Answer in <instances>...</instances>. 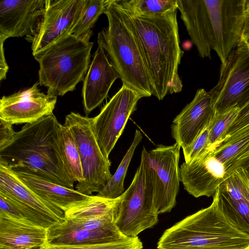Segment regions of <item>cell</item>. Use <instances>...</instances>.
I'll return each mask as SVG.
<instances>
[{
    "label": "cell",
    "instance_id": "6da1fadb",
    "mask_svg": "<svg viewBox=\"0 0 249 249\" xmlns=\"http://www.w3.org/2000/svg\"><path fill=\"white\" fill-rule=\"evenodd\" d=\"M177 11L157 17L131 16L141 45L152 95L159 100L182 88L178 74L183 52L180 47Z\"/></svg>",
    "mask_w": 249,
    "mask_h": 249
},
{
    "label": "cell",
    "instance_id": "7a4b0ae2",
    "mask_svg": "<svg viewBox=\"0 0 249 249\" xmlns=\"http://www.w3.org/2000/svg\"><path fill=\"white\" fill-rule=\"evenodd\" d=\"M60 125L53 113L25 124L0 150V163L12 169L29 170L73 188L74 181L66 170L60 149Z\"/></svg>",
    "mask_w": 249,
    "mask_h": 249
},
{
    "label": "cell",
    "instance_id": "3957f363",
    "mask_svg": "<svg viewBox=\"0 0 249 249\" xmlns=\"http://www.w3.org/2000/svg\"><path fill=\"white\" fill-rule=\"evenodd\" d=\"M105 14L108 26L97 36L98 45L107 53L110 63L124 84L143 97L152 95L150 81L137 33L127 12L112 0Z\"/></svg>",
    "mask_w": 249,
    "mask_h": 249
},
{
    "label": "cell",
    "instance_id": "277c9868",
    "mask_svg": "<svg viewBox=\"0 0 249 249\" xmlns=\"http://www.w3.org/2000/svg\"><path fill=\"white\" fill-rule=\"evenodd\" d=\"M158 249H249V235L221 211L216 201L166 230Z\"/></svg>",
    "mask_w": 249,
    "mask_h": 249
},
{
    "label": "cell",
    "instance_id": "5b68a950",
    "mask_svg": "<svg viewBox=\"0 0 249 249\" xmlns=\"http://www.w3.org/2000/svg\"><path fill=\"white\" fill-rule=\"evenodd\" d=\"M92 31L82 36L68 35L34 55L39 66L38 82L47 94L62 96L75 89L90 65Z\"/></svg>",
    "mask_w": 249,
    "mask_h": 249
},
{
    "label": "cell",
    "instance_id": "8992f818",
    "mask_svg": "<svg viewBox=\"0 0 249 249\" xmlns=\"http://www.w3.org/2000/svg\"><path fill=\"white\" fill-rule=\"evenodd\" d=\"M154 205V191L149 168L148 151L144 147L132 181L122 194L115 224L125 236H138L158 222Z\"/></svg>",
    "mask_w": 249,
    "mask_h": 249
},
{
    "label": "cell",
    "instance_id": "52a82bcc",
    "mask_svg": "<svg viewBox=\"0 0 249 249\" xmlns=\"http://www.w3.org/2000/svg\"><path fill=\"white\" fill-rule=\"evenodd\" d=\"M71 129L79 153L84 180L77 183L79 192L91 196L99 193L112 177L111 162L102 153L91 125V118L71 112L65 117V123Z\"/></svg>",
    "mask_w": 249,
    "mask_h": 249
},
{
    "label": "cell",
    "instance_id": "ba28073f",
    "mask_svg": "<svg viewBox=\"0 0 249 249\" xmlns=\"http://www.w3.org/2000/svg\"><path fill=\"white\" fill-rule=\"evenodd\" d=\"M209 91L215 113L241 109L249 100V47L242 40L221 64L219 78Z\"/></svg>",
    "mask_w": 249,
    "mask_h": 249
},
{
    "label": "cell",
    "instance_id": "9c48e42d",
    "mask_svg": "<svg viewBox=\"0 0 249 249\" xmlns=\"http://www.w3.org/2000/svg\"><path fill=\"white\" fill-rule=\"evenodd\" d=\"M143 96L123 84L103 107L91 118L95 137L103 155L107 159L122 134L127 120L135 111L138 101Z\"/></svg>",
    "mask_w": 249,
    "mask_h": 249
},
{
    "label": "cell",
    "instance_id": "30bf717a",
    "mask_svg": "<svg viewBox=\"0 0 249 249\" xmlns=\"http://www.w3.org/2000/svg\"><path fill=\"white\" fill-rule=\"evenodd\" d=\"M180 146L158 145L148 151L149 168L154 191V205L158 214L169 212L176 204L180 181Z\"/></svg>",
    "mask_w": 249,
    "mask_h": 249
},
{
    "label": "cell",
    "instance_id": "8fae6325",
    "mask_svg": "<svg viewBox=\"0 0 249 249\" xmlns=\"http://www.w3.org/2000/svg\"><path fill=\"white\" fill-rule=\"evenodd\" d=\"M213 29V50L224 64L241 41L245 0H204Z\"/></svg>",
    "mask_w": 249,
    "mask_h": 249
},
{
    "label": "cell",
    "instance_id": "7c38bea8",
    "mask_svg": "<svg viewBox=\"0 0 249 249\" xmlns=\"http://www.w3.org/2000/svg\"><path fill=\"white\" fill-rule=\"evenodd\" d=\"M84 0H46L43 16L32 41L33 55L70 35Z\"/></svg>",
    "mask_w": 249,
    "mask_h": 249
},
{
    "label": "cell",
    "instance_id": "4fadbf2b",
    "mask_svg": "<svg viewBox=\"0 0 249 249\" xmlns=\"http://www.w3.org/2000/svg\"><path fill=\"white\" fill-rule=\"evenodd\" d=\"M38 82L0 100V119L12 124H30L53 113L57 97L41 92Z\"/></svg>",
    "mask_w": 249,
    "mask_h": 249
},
{
    "label": "cell",
    "instance_id": "5bb4252c",
    "mask_svg": "<svg viewBox=\"0 0 249 249\" xmlns=\"http://www.w3.org/2000/svg\"><path fill=\"white\" fill-rule=\"evenodd\" d=\"M215 114L213 95L204 89H197L192 101L173 120L172 137L182 149L188 147L210 124Z\"/></svg>",
    "mask_w": 249,
    "mask_h": 249
},
{
    "label": "cell",
    "instance_id": "9a60e30c",
    "mask_svg": "<svg viewBox=\"0 0 249 249\" xmlns=\"http://www.w3.org/2000/svg\"><path fill=\"white\" fill-rule=\"evenodd\" d=\"M46 0L0 1V39L26 36L32 42L43 16Z\"/></svg>",
    "mask_w": 249,
    "mask_h": 249
},
{
    "label": "cell",
    "instance_id": "2e32d148",
    "mask_svg": "<svg viewBox=\"0 0 249 249\" xmlns=\"http://www.w3.org/2000/svg\"><path fill=\"white\" fill-rule=\"evenodd\" d=\"M213 199L223 213L249 235V172H234L218 186Z\"/></svg>",
    "mask_w": 249,
    "mask_h": 249
},
{
    "label": "cell",
    "instance_id": "e0dca14e",
    "mask_svg": "<svg viewBox=\"0 0 249 249\" xmlns=\"http://www.w3.org/2000/svg\"><path fill=\"white\" fill-rule=\"evenodd\" d=\"M179 171L184 189L196 198L213 196L225 179L224 166L212 151H206L188 163L184 162Z\"/></svg>",
    "mask_w": 249,
    "mask_h": 249
},
{
    "label": "cell",
    "instance_id": "ac0fdd59",
    "mask_svg": "<svg viewBox=\"0 0 249 249\" xmlns=\"http://www.w3.org/2000/svg\"><path fill=\"white\" fill-rule=\"evenodd\" d=\"M0 193L52 226L65 220L64 212L42 199L16 175L14 171L0 163Z\"/></svg>",
    "mask_w": 249,
    "mask_h": 249
},
{
    "label": "cell",
    "instance_id": "d6986e66",
    "mask_svg": "<svg viewBox=\"0 0 249 249\" xmlns=\"http://www.w3.org/2000/svg\"><path fill=\"white\" fill-rule=\"evenodd\" d=\"M120 76L98 45L84 80L82 90L84 112L88 115L107 98L114 82Z\"/></svg>",
    "mask_w": 249,
    "mask_h": 249
},
{
    "label": "cell",
    "instance_id": "ffe728a7",
    "mask_svg": "<svg viewBox=\"0 0 249 249\" xmlns=\"http://www.w3.org/2000/svg\"><path fill=\"white\" fill-rule=\"evenodd\" d=\"M12 170L39 197L64 213L87 202L94 196L83 194L73 188L57 184L28 169Z\"/></svg>",
    "mask_w": 249,
    "mask_h": 249
},
{
    "label": "cell",
    "instance_id": "44dd1931",
    "mask_svg": "<svg viewBox=\"0 0 249 249\" xmlns=\"http://www.w3.org/2000/svg\"><path fill=\"white\" fill-rule=\"evenodd\" d=\"M178 9L199 56L211 59L213 29L204 0H178Z\"/></svg>",
    "mask_w": 249,
    "mask_h": 249
},
{
    "label": "cell",
    "instance_id": "7402d4cb",
    "mask_svg": "<svg viewBox=\"0 0 249 249\" xmlns=\"http://www.w3.org/2000/svg\"><path fill=\"white\" fill-rule=\"evenodd\" d=\"M124 236L115 223L96 229L71 226L65 221L48 229L47 243L53 245H83L121 241Z\"/></svg>",
    "mask_w": 249,
    "mask_h": 249
},
{
    "label": "cell",
    "instance_id": "603a6c76",
    "mask_svg": "<svg viewBox=\"0 0 249 249\" xmlns=\"http://www.w3.org/2000/svg\"><path fill=\"white\" fill-rule=\"evenodd\" d=\"M47 239V229L0 214V249L39 248Z\"/></svg>",
    "mask_w": 249,
    "mask_h": 249
},
{
    "label": "cell",
    "instance_id": "cb8c5ba5",
    "mask_svg": "<svg viewBox=\"0 0 249 249\" xmlns=\"http://www.w3.org/2000/svg\"><path fill=\"white\" fill-rule=\"evenodd\" d=\"M212 154L222 163L225 179L240 169L249 172V125L226 137Z\"/></svg>",
    "mask_w": 249,
    "mask_h": 249
},
{
    "label": "cell",
    "instance_id": "d4e9b609",
    "mask_svg": "<svg viewBox=\"0 0 249 249\" xmlns=\"http://www.w3.org/2000/svg\"><path fill=\"white\" fill-rule=\"evenodd\" d=\"M59 142L62 157L66 170L74 181L84 180L78 146L70 127L60 124Z\"/></svg>",
    "mask_w": 249,
    "mask_h": 249
},
{
    "label": "cell",
    "instance_id": "484cf974",
    "mask_svg": "<svg viewBox=\"0 0 249 249\" xmlns=\"http://www.w3.org/2000/svg\"><path fill=\"white\" fill-rule=\"evenodd\" d=\"M122 199V195L114 199L95 195L87 202L65 212V218L106 217L115 221Z\"/></svg>",
    "mask_w": 249,
    "mask_h": 249
},
{
    "label": "cell",
    "instance_id": "4316f807",
    "mask_svg": "<svg viewBox=\"0 0 249 249\" xmlns=\"http://www.w3.org/2000/svg\"><path fill=\"white\" fill-rule=\"evenodd\" d=\"M132 16L157 17L178 9V0H118Z\"/></svg>",
    "mask_w": 249,
    "mask_h": 249
},
{
    "label": "cell",
    "instance_id": "83f0119b",
    "mask_svg": "<svg viewBox=\"0 0 249 249\" xmlns=\"http://www.w3.org/2000/svg\"><path fill=\"white\" fill-rule=\"evenodd\" d=\"M142 136L136 130L133 142L122 160L117 169L104 188L96 196L110 199L119 197L124 192V182L134 151L141 142Z\"/></svg>",
    "mask_w": 249,
    "mask_h": 249
},
{
    "label": "cell",
    "instance_id": "f1b7e54d",
    "mask_svg": "<svg viewBox=\"0 0 249 249\" xmlns=\"http://www.w3.org/2000/svg\"><path fill=\"white\" fill-rule=\"evenodd\" d=\"M112 0H84L79 17L70 34L82 36L91 31L99 17Z\"/></svg>",
    "mask_w": 249,
    "mask_h": 249
},
{
    "label": "cell",
    "instance_id": "f546056e",
    "mask_svg": "<svg viewBox=\"0 0 249 249\" xmlns=\"http://www.w3.org/2000/svg\"><path fill=\"white\" fill-rule=\"evenodd\" d=\"M239 110L234 108L221 114L215 113L209 124V150H214L224 140L225 133Z\"/></svg>",
    "mask_w": 249,
    "mask_h": 249
},
{
    "label": "cell",
    "instance_id": "4dcf8cb0",
    "mask_svg": "<svg viewBox=\"0 0 249 249\" xmlns=\"http://www.w3.org/2000/svg\"><path fill=\"white\" fill-rule=\"evenodd\" d=\"M41 249H143L142 242L138 236L113 242L83 245H53L47 243Z\"/></svg>",
    "mask_w": 249,
    "mask_h": 249
},
{
    "label": "cell",
    "instance_id": "1f68e13d",
    "mask_svg": "<svg viewBox=\"0 0 249 249\" xmlns=\"http://www.w3.org/2000/svg\"><path fill=\"white\" fill-rule=\"evenodd\" d=\"M209 124L188 147L182 149L186 163H188L208 150ZM210 151V150H209Z\"/></svg>",
    "mask_w": 249,
    "mask_h": 249
},
{
    "label": "cell",
    "instance_id": "d6a6232c",
    "mask_svg": "<svg viewBox=\"0 0 249 249\" xmlns=\"http://www.w3.org/2000/svg\"><path fill=\"white\" fill-rule=\"evenodd\" d=\"M249 125V100L243 107L239 110L236 118L228 127L225 133L224 139L226 137Z\"/></svg>",
    "mask_w": 249,
    "mask_h": 249
},
{
    "label": "cell",
    "instance_id": "836d02e7",
    "mask_svg": "<svg viewBox=\"0 0 249 249\" xmlns=\"http://www.w3.org/2000/svg\"><path fill=\"white\" fill-rule=\"evenodd\" d=\"M11 123L0 119V150L6 147L14 139L16 132Z\"/></svg>",
    "mask_w": 249,
    "mask_h": 249
},
{
    "label": "cell",
    "instance_id": "e575fe53",
    "mask_svg": "<svg viewBox=\"0 0 249 249\" xmlns=\"http://www.w3.org/2000/svg\"><path fill=\"white\" fill-rule=\"evenodd\" d=\"M241 40L249 47V0H245V18Z\"/></svg>",
    "mask_w": 249,
    "mask_h": 249
},
{
    "label": "cell",
    "instance_id": "d590c367",
    "mask_svg": "<svg viewBox=\"0 0 249 249\" xmlns=\"http://www.w3.org/2000/svg\"><path fill=\"white\" fill-rule=\"evenodd\" d=\"M4 40L0 39V80L2 81L6 78L8 70V66L6 63L4 55L3 44Z\"/></svg>",
    "mask_w": 249,
    "mask_h": 249
},
{
    "label": "cell",
    "instance_id": "8d00e7d4",
    "mask_svg": "<svg viewBox=\"0 0 249 249\" xmlns=\"http://www.w3.org/2000/svg\"><path fill=\"white\" fill-rule=\"evenodd\" d=\"M41 249V248H36V249Z\"/></svg>",
    "mask_w": 249,
    "mask_h": 249
}]
</instances>
